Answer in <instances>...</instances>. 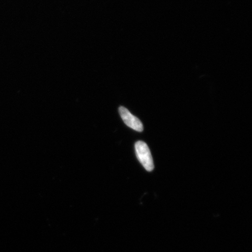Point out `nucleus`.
<instances>
[{
  "label": "nucleus",
  "mask_w": 252,
  "mask_h": 252,
  "mask_svg": "<svg viewBox=\"0 0 252 252\" xmlns=\"http://www.w3.org/2000/svg\"><path fill=\"white\" fill-rule=\"evenodd\" d=\"M135 149L137 157L143 167L148 172L154 169V162L150 150L145 142L139 141L136 143Z\"/></svg>",
  "instance_id": "nucleus-1"
},
{
  "label": "nucleus",
  "mask_w": 252,
  "mask_h": 252,
  "mask_svg": "<svg viewBox=\"0 0 252 252\" xmlns=\"http://www.w3.org/2000/svg\"><path fill=\"white\" fill-rule=\"evenodd\" d=\"M119 114L124 123L130 128L141 132L144 129L143 124L138 117L134 116L128 110L123 107H120L119 109Z\"/></svg>",
  "instance_id": "nucleus-2"
}]
</instances>
